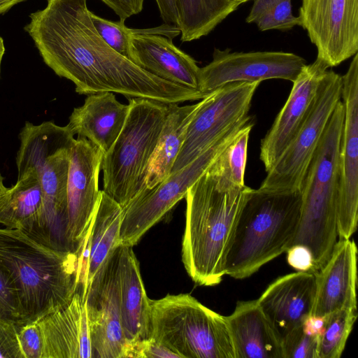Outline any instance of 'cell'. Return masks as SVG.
<instances>
[{
  "mask_svg": "<svg viewBox=\"0 0 358 358\" xmlns=\"http://www.w3.org/2000/svg\"><path fill=\"white\" fill-rule=\"evenodd\" d=\"M74 134L52 121L26 122L19 134L17 172L33 169L43 196L42 210L29 236L55 250L73 252L66 238L67 180Z\"/></svg>",
  "mask_w": 358,
  "mask_h": 358,
  "instance_id": "cell-5",
  "label": "cell"
},
{
  "mask_svg": "<svg viewBox=\"0 0 358 358\" xmlns=\"http://www.w3.org/2000/svg\"><path fill=\"white\" fill-rule=\"evenodd\" d=\"M26 0H0V15L8 11L14 6Z\"/></svg>",
  "mask_w": 358,
  "mask_h": 358,
  "instance_id": "cell-41",
  "label": "cell"
},
{
  "mask_svg": "<svg viewBox=\"0 0 358 358\" xmlns=\"http://www.w3.org/2000/svg\"><path fill=\"white\" fill-rule=\"evenodd\" d=\"M118 249L96 274L85 296L92 358H124L127 343L121 324L116 281Z\"/></svg>",
  "mask_w": 358,
  "mask_h": 358,
  "instance_id": "cell-17",
  "label": "cell"
},
{
  "mask_svg": "<svg viewBox=\"0 0 358 358\" xmlns=\"http://www.w3.org/2000/svg\"><path fill=\"white\" fill-rule=\"evenodd\" d=\"M84 249L60 251L19 229L0 228V259L17 284L24 324L71 301L80 287Z\"/></svg>",
  "mask_w": 358,
  "mask_h": 358,
  "instance_id": "cell-3",
  "label": "cell"
},
{
  "mask_svg": "<svg viewBox=\"0 0 358 358\" xmlns=\"http://www.w3.org/2000/svg\"><path fill=\"white\" fill-rule=\"evenodd\" d=\"M306 64L303 57L291 52H231L229 49H215L213 60L199 69L198 90L206 96L234 82L283 79L293 83Z\"/></svg>",
  "mask_w": 358,
  "mask_h": 358,
  "instance_id": "cell-13",
  "label": "cell"
},
{
  "mask_svg": "<svg viewBox=\"0 0 358 358\" xmlns=\"http://www.w3.org/2000/svg\"><path fill=\"white\" fill-rule=\"evenodd\" d=\"M129 110V104L119 102L113 92L89 94L73 109L67 125L74 135L87 138L105 154L120 134Z\"/></svg>",
  "mask_w": 358,
  "mask_h": 358,
  "instance_id": "cell-24",
  "label": "cell"
},
{
  "mask_svg": "<svg viewBox=\"0 0 358 358\" xmlns=\"http://www.w3.org/2000/svg\"><path fill=\"white\" fill-rule=\"evenodd\" d=\"M7 187L3 185V178L0 173V196L6 192Z\"/></svg>",
  "mask_w": 358,
  "mask_h": 358,
  "instance_id": "cell-43",
  "label": "cell"
},
{
  "mask_svg": "<svg viewBox=\"0 0 358 358\" xmlns=\"http://www.w3.org/2000/svg\"><path fill=\"white\" fill-rule=\"evenodd\" d=\"M357 308H344L324 316L319 338L317 358H340L357 320Z\"/></svg>",
  "mask_w": 358,
  "mask_h": 358,
  "instance_id": "cell-29",
  "label": "cell"
},
{
  "mask_svg": "<svg viewBox=\"0 0 358 358\" xmlns=\"http://www.w3.org/2000/svg\"><path fill=\"white\" fill-rule=\"evenodd\" d=\"M316 273L297 271L280 276L257 299L282 338L311 315L316 292Z\"/></svg>",
  "mask_w": 358,
  "mask_h": 358,
  "instance_id": "cell-19",
  "label": "cell"
},
{
  "mask_svg": "<svg viewBox=\"0 0 358 358\" xmlns=\"http://www.w3.org/2000/svg\"><path fill=\"white\" fill-rule=\"evenodd\" d=\"M0 320L17 326L24 324L17 284L0 259Z\"/></svg>",
  "mask_w": 358,
  "mask_h": 358,
  "instance_id": "cell-32",
  "label": "cell"
},
{
  "mask_svg": "<svg viewBox=\"0 0 358 358\" xmlns=\"http://www.w3.org/2000/svg\"><path fill=\"white\" fill-rule=\"evenodd\" d=\"M319 336L306 331L303 324L282 338L284 358H317Z\"/></svg>",
  "mask_w": 358,
  "mask_h": 358,
  "instance_id": "cell-33",
  "label": "cell"
},
{
  "mask_svg": "<svg viewBox=\"0 0 358 358\" xmlns=\"http://www.w3.org/2000/svg\"><path fill=\"white\" fill-rule=\"evenodd\" d=\"M103 157V152L87 138L75 139L68 173L66 228V238L73 252L85 242L100 198L99 177Z\"/></svg>",
  "mask_w": 358,
  "mask_h": 358,
  "instance_id": "cell-15",
  "label": "cell"
},
{
  "mask_svg": "<svg viewBox=\"0 0 358 358\" xmlns=\"http://www.w3.org/2000/svg\"><path fill=\"white\" fill-rule=\"evenodd\" d=\"M301 190L253 189L245 202L229 241L225 275L251 276L288 249L301 215Z\"/></svg>",
  "mask_w": 358,
  "mask_h": 358,
  "instance_id": "cell-4",
  "label": "cell"
},
{
  "mask_svg": "<svg viewBox=\"0 0 358 358\" xmlns=\"http://www.w3.org/2000/svg\"><path fill=\"white\" fill-rule=\"evenodd\" d=\"M252 189L207 170L187 190L182 260L196 284L214 286L225 275L227 247Z\"/></svg>",
  "mask_w": 358,
  "mask_h": 358,
  "instance_id": "cell-2",
  "label": "cell"
},
{
  "mask_svg": "<svg viewBox=\"0 0 358 358\" xmlns=\"http://www.w3.org/2000/svg\"><path fill=\"white\" fill-rule=\"evenodd\" d=\"M17 336L24 358H43L44 338L38 322L18 326Z\"/></svg>",
  "mask_w": 358,
  "mask_h": 358,
  "instance_id": "cell-35",
  "label": "cell"
},
{
  "mask_svg": "<svg viewBox=\"0 0 358 358\" xmlns=\"http://www.w3.org/2000/svg\"><path fill=\"white\" fill-rule=\"evenodd\" d=\"M150 337L179 358H235L225 316L189 294L150 299Z\"/></svg>",
  "mask_w": 358,
  "mask_h": 358,
  "instance_id": "cell-8",
  "label": "cell"
},
{
  "mask_svg": "<svg viewBox=\"0 0 358 358\" xmlns=\"http://www.w3.org/2000/svg\"><path fill=\"white\" fill-rule=\"evenodd\" d=\"M87 0H47L24 30L45 64L80 94L113 92L163 103L202 99L197 90L158 78L111 48L91 20Z\"/></svg>",
  "mask_w": 358,
  "mask_h": 358,
  "instance_id": "cell-1",
  "label": "cell"
},
{
  "mask_svg": "<svg viewBox=\"0 0 358 358\" xmlns=\"http://www.w3.org/2000/svg\"><path fill=\"white\" fill-rule=\"evenodd\" d=\"M15 184L0 196V224L27 234L40 217L43 196L36 173L31 169L17 172Z\"/></svg>",
  "mask_w": 358,
  "mask_h": 358,
  "instance_id": "cell-27",
  "label": "cell"
},
{
  "mask_svg": "<svg viewBox=\"0 0 358 358\" xmlns=\"http://www.w3.org/2000/svg\"><path fill=\"white\" fill-rule=\"evenodd\" d=\"M285 252H287L288 264L297 271L316 273L312 253L305 245H293L289 248Z\"/></svg>",
  "mask_w": 358,
  "mask_h": 358,
  "instance_id": "cell-38",
  "label": "cell"
},
{
  "mask_svg": "<svg viewBox=\"0 0 358 358\" xmlns=\"http://www.w3.org/2000/svg\"><path fill=\"white\" fill-rule=\"evenodd\" d=\"M225 319L235 358H284L282 338L257 300L238 301Z\"/></svg>",
  "mask_w": 358,
  "mask_h": 358,
  "instance_id": "cell-23",
  "label": "cell"
},
{
  "mask_svg": "<svg viewBox=\"0 0 358 358\" xmlns=\"http://www.w3.org/2000/svg\"><path fill=\"white\" fill-rule=\"evenodd\" d=\"M92 23L102 39L114 50L128 58V41L134 29L127 27L124 20L113 22L91 12Z\"/></svg>",
  "mask_w": 358,
  "mask_h": 358,
  "instance_id": "cell-34",
  "label": "cell"
},
{
  "mask_svg": "<svg viewBox=\"0 0 358 358\" xmlns=\"http://www.w3.org/2000/svg\"><path fill=\"white\" fill-rule=\"evenodd\" d=\"M110 8L120 17L125 21L127 18L138 14L143 8L145 0H101Z\"/></svg>",
  "mask_w": 358,
  "mask_h": 358,
  "instance_id": "cell-39",
  "label": "cell"
},
{
  "mask_svg": "<svg viewBox=\"0 0 358 358\" xmlns=\"http://www.w3.org/2000/svg\"><path fill=\"white\" fill-rule=\"evenodd\" d=\"M179 358V357L154 338L127 343L124 358Z\"/></svg>",
  "mask_w": 358,
  "mask_h": 358,
  "instance_id": "cell-36",
  "label": "cell"
},
{
  "mask_svg": "<svg viewBox=\"0 0 358 358\" xmlns=\"http://www.w3.org/2000/svg\"><path fill=\"white\" fill-rule=\"evenodd\" d=\"M5 45L3 38L0 36V74H1V66L3 57L5 53Z\"/></svg>",
  "mask_w": 358,
  "mask_h": 358,
  "instance_id": "cell-42",
  "label": "cell"
},
{
  "mask_svg": "<svg viewBox=\"0 0 358 358\" xmlns=\"http://www.w3.org/2000/svg\"><path fill=\"white\" fill-rule=\"evenodd\" d=\"M160 16L166 24L179 25L178 13L175 0H155Z\"/></svg>",
  "mask_w": 358,
  "mask_h": 358,
  "instance_id": "cell-40",
  "label": "cell"
},
{
  "mask_svg": "<svg viewBox=\"0 0 358 358\" xmlns=\"http://www.w3.org/2000/svg\"><path fill=\"white\" fill-rule=\"evenodd\" d=\"M342 77L327 70L312 110L297 134L267 171L259 188L277 192L300 190L302 180L336 105L341 101Z\"/></svg>",
  "mask_w": 358,
  "mask_h": 358,
  "instance_id": "cell-11",
  "label": "cell"
},
{
  "mask_svg": "<svg viewBox=\"0 0 358 358\" xmlns=\"http://www.w3.org/2000/svg\"><path fill=\"white\" fill-rule=\"evenodd\" d=\"M357 248L352 240H338L325 264L316 273L311 316L324 317L338 310L357 308Z\"/></svg>",
  "mask_w": 358,
  "mask_h": 358,
  "instance_id": "cell-20",
  "label": "cell"
},
{
  "mask_svg": "<svg viewBox=\"0 0 358 358\" xmlns=\"http://www.w3.org/2000/svg\"><path fill=\"white\" fill-rule=\"evenodd\" d=\"M342 77L344 118L339 151L337 227L339 240L349 239L358 221V54Z\"/></svg>",
  "mask_w": 358,
  "mask_h": 358,
  "instance_id": "cell-14",
  "label": "cell"
},
{
  "mask_svg": "<svg viewBox=\"0 0 358 358\" xmlns=\"http://www.w3.org/2000/svg\"><path fill=\"white\" fill-rule=\"evenodd\" d=\"M180 34L178 27L163 24L134 29L129 36L128 59L151 74L172 83L198 90L200 67L172 39Z\"/></svg>",
  "mask_w": 358,
  "mask_h": 358,
  "instance_id": "cell-16",
  "label": "cell"
},
{
  "mask_svg": "<svg viewBox=\"0 0 358 358\" xmlns=\"http://www.w3.org/2000/svg\"><path fill=\"white\" fill-rule=\"evenodd\" d=\"M175 1L182 42L208 35L240 5L235 0Z\"/></svg>",
  "mask_w": 358,
  "mask_h": 358,
  "instance_id": "cell-28",
  "label": "cell"
},
{
  "mask_svg": "<svg viewBox=\"0 0 358 358\" xmlns=\"http://www.w3.org/2000/svg\"><path fill=\"white\" fill-rule=\"evenodd\" d=\"M329 66L319 59L306 64L293 82L289 96L261 140L259 158L266 171L273 166L306 121L319 85Z\"/></svg>",
  "mask_w": 358,
  "mask_h": 358,
  "instance_id": "cell-18",
  "label": "cell"
},
{
  "mask_svg": "<svg viewBox=\"0 0 358 358\" xmlns=\"http://www.w3.org/2000/svg\"><path fill=\"white\" fill-rule=\"evenodd\" d=\"M122 208L101 190L100 198L87 236L83 254L81 289L85 299L87 291L96 274L122 244L120 227Z\"/></svg>",
  "mask_w": 358,
  "mask_h": 358,
  "instance_id": "cell-25",
  "label": "cell"
},
{
  "mask_svg": "<svg viewBox=\"0 0 358 358\" xmlns=\"http://www.w3.org/2000/svg\"><path fill=\"white\" fill-rule=\"evenodd\" d=\"M253 125L252 118L209 167L210 172L235 185H245L248 144Z\"/></svg>",
  "mask_w": 358,
  "mask_h": 358,
  "instance_id": "cell-30",
  "label": "cell"
},
{
  "mask_svg": "<svg viewBox=\"0 0 358 358\" xmlns=\"http://www.w3.org/2000/svg\"><path fill=\"white\" fill-rule=\"evenodd\" d=\"M17 327L0 320V358H24L19 343Z\"/></svg>",
  "mask_w": 358,
  "mask_h": 358,
  "instance_id": "cell-37",
  "label": "cell"
},
{
  "mask_svg": "<svg viewBox=\"0 0 358 358\" xmlns=\"http://www.w3.org/2000/svg\"><path fill=\"white\" fill-rule=\"evenodd\" d=\"M259 83H231L201 99V106L187 127L171 173L187 166L252 117L248 113Z\"/></svg>",
  "mask_w": 358,
  "mask_h": 358,
  "instance_id": "cell-10",
  "label": "cell"
},
{
  "mask_svg": "<svg viewBox=\"0 0 358 358\" xmlns=\"http://www.w3.org/2000/svg\"><path fill=\"white\" fill-rule=\"evenodd\" d=\"M246 123L230 131L194 161L171 173L154 187L145 189L123 208L121 243L133 247L180 200L185 198L189 188L207 171Z\"/></svg>",
  "mask_w": 358,
  "mask_h": 358,
  "instance_id": "cell-9",
  "label": "cell"
},
{
  "mask_svg": "<svg viewBox=\"0 0 358 358\" xmlns=\"http://www.w3.org/2000/svg\"><path fill=\"white\" fill-rule=\"evenodd\" d=\"M236 1H237L239 4H241L243 3H245L246 1H248L250 0H235Z\"/></svg>",
  "mask_w": 358,
  "mask_h": 358,
  "instance_id": "cell-44",
  "label": "cell"
},
{
  "mask_svg": "<svg viewBox=\"0 0 358 358\" xmlns=\"http://www.w3.org/2000/svg\"><path fill=\"white\" fill-rule=\"evenodd\" d=\"M122 129L103 154V191L123 208L146 189L152 157L166 117L167 104L131 98Z\"/></svg>",
  "mask_w": 358,
  "mask_h": 358,
  "instance_id": "cell-7",
  "label": "cell"
},
{
  "mask_svg": "<svg viewBox=\"0 0 358 358\" xmlns=\"http://www.w3.org/2000/svg\"><path fill=\"white\" fill-rule=\"evenodd\" d=\"M132 247L118 249L116 281L120 320L127 343L148 338L150 306Z\"/></svg>",
  "mask_w": 358,
  "mask_h": 358,
  "instance_id": "cell-22",
  "label": "cell"
},
{
  "mask_svg": "<svg viewBox=\"0 0 358 358\" xmlns=\"http://www.w3.org/2000/svg\"><path fill=\"white\" fill-rule=\"evenodd\" d=\"M343 118L344 107L340 101L302 180L300 220L289 245L307 247L312 253L316 272L327 262L338 239L337 199Z\"/></svg>",
  "mask_w": 358,
  "mask_h": 358,
  "instance_id": "cell-6",
  "label": "cell"
},
{
  "mask_svg": "<svg viewBox=\"0 0 358 358\" xmlns=\"http://www.w3.org/2000/svg\"><path fill=\"white\" fill-rule=\"evenodd\" d=\"M299 26L329 68L358 51V0H301Z\"/></svg>",
  "mask_w": 358,
  "mask_h": 358,
  "instance_id": "cell-12",
  "label": "cell"
},
{
  "mask_svg": "<svg viewBox=\"0 0 358 358\" xmlns=\"http://www.w3.org/2000/svg\"><path fill=\"white\" fill-rule=\"evenodd\" d=\"M253 6L245 20L261 31L289 30L299 26L298 17L292 13V0H253Z\"/></svg>",
  "mask_w": 358,
  "mask_h": 358,
  "instance_id": "cell-31",
  "label": "cell"
},
{
  "mask_svg": "<svg viewBox=\"0 0 358 358\" xmlns=\"http://www.w3.org/2000/svg\"><path fill=\"white\" fill-rule=\"evenodd\" d=\"M201 105L167 104L166 117L152 157L145 180L146 189H151L166 178L183 144L186 130Z\"/></svg>",
  "mask_w": 358,
  "mask_h": 358,
  "instance_id": "cell-26",
  "label": "cell"
},
{
  "mask_svg": "<svg viewBox=\"0 0 358 358\" xmlns=\"http://www.w3.org/2000/svg\"><path fill=\"white\" fill-rule=\"evenodd\" d=\"M43 334V358H92L86 300L78 289L71 301L38 321Z\"/></svg>",
  "mask_w": 358,
  "mask_h": 358,
  "instance_id": "cell-21",
  "label": "cell"
}]
</instances>
